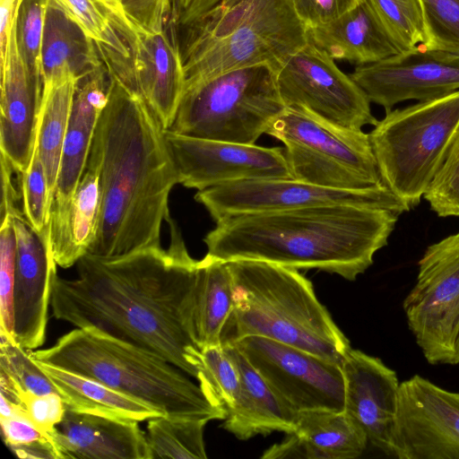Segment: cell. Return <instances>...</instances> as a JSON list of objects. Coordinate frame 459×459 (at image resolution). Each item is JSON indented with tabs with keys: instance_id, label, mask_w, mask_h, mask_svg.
Here are the masks:
<instances>
[{
	"instance_id": "28",
	"label": "cell",
	"mask_w": 459,
	"mask_h": 459,
	"mask_svg": "<svg viewBox=\"0 0 459 459\" xmlns=\"http://www.w3.org/2000/svg\"><path fill=\"white\" fill-rule=\"evenodd\" d=\"M34 360L56 386L66 409L139 422L163 415L150 405L97 380Z\"/></svg>"
},
{
	"instance_id": "45",
	"label": "cell",
	"mask_w": 459,
	"mask_h": 459,
	"mask_svg": "<svg viewBox=\"0 0 459 459\" xmlns=\"http://www.w3.org/2000/svg\"><path fill=\"white\" fill-rule=\"evenodd\" d=\"M0 423L3 439L10 449L50 437L48 433L22 419L0 417Z\"/></svg>"
},
{
	"instance_id": "5",
	"label": "cell",
	"mask_w": 459,
	"mask_h": 459,
	"mask_svg": "<svg viewBox=\"0 0 459 459\" xmlns=\"http://www.w3.org/2000/svg\"><path fill=\"white\" fill-rule=\"evenodd\" d=\"M32 359L92 378L139 400L164 416L224 420L198 384L160 355L110 335L75 328L49 348L31 351Z\"/></svg>"
},
{
	"instance_id": "47",
	"label": "cell",
	"mask_w": 459,
	"mask_h": 459,
	"mask_svg": "<svg viewBox=\"0 0 459 459\" xmlns=\"http://www.w3.org/2000/svg\"><path fill=\"white\" fill-rule=\"evenodd\" d=\"M108 6L109 8L116 13L117 14L119 17H121L122 19L127 21L124 15L122 14L119 7H118V4L117 3V0H103ZM128 22V21H127ZM130 23V22H129ZM131 24V23H130Z\"/></svg>"
},
{
	"instance_id": "20",
	"label": "cell",
	"mask_w": 459,
	"mask_h": 459,
	"mask_svg": "<svg viewBox=\"0 0 459 459\" xmlns=\"http://www.w3.org/2000/svg\"><path fill=\"white\" fill-rule=\"evenodd\" d=\"M0 77L1 154L23 173L35 149L43 82L30 74L21 57L13 21L6 55L0 64Z\"/></svg>"
},
{
	"instance_id": "26",
	"label": "cell",
	"mask_w": 459,
	"mask_h": 459,
	"mask_svg": "<svg viewBox=\"0 0 459 459\" xmlns=\"http://www.w3.org/2000/svg\"><path fill=\"white\" fill-rule=\"evenodd\" d=\"M100 203L99 173L87 163L72 198L51 206L50 241L57 266L69 268L88 253L97 233Z\"/></svg>"
},
{
	"instance_id": "46",
	"label": "cell",
	"mask_w": 459,
	"mask_h": 459,
	"mask_svg": "<svg viewBox=\"0 0 459 459\" xmlns=\"http://www.w3.org/2000/svg\"><path fill=\"white\" fill-rule=\"evenodd\" d=\"M219 0H195L178 16L175 23L179 26L187 24L204 12L211 8Z\"/></svg>"
},
{
	"instance_id": "39",
	"label": "cell",
	"mask_w": 459,
	"mask_h": 459,
	"mask_svg": "<svg viewBox=\"0 0 459 459\" xmlns=\"http://www.w3.org/2000/svg\"><path fill=\"white\" fill-rule=\"evenodd\" d=\"M424 198L439 217L459 216V129Z\"/></svg>"
},
{
	"instance_id": "38",
	"label": "cell",
	"mask_w": 459,
	"mask_h": 459,
	"mask_svg": "<svg viewBox=\"0 0 459 459\" xmlns=\"http://www.w3.org/2000/svg\"><path fill=\"white\" fill-rule=\"evenodd\" d=\"M22 210L28 222L38 231L49 224L52 201L48 179L36 144L30 164L22 173Z\"/></svg>"
},
{
	"instance_id": "34",
	"label": "cell",
	"mask_w": 459,
	"mask_h": 459,
	"mask_svg": "<svg viewBox=\"0 0 459 459\" xmlns=\"http://www.w3.org/2000/svg\"><path fill=\"white\" fill-rule=\"evenodd\" d=\"M402 52L427 41L420 0H368Z\"/></svg>"
},
{
	"instance_id": "32",
	"label": "cell",
	"mask_w": 459,
	"mask_h": 459,
	"mask_svg": "<svg viewBox=\"0 0 459 459\" xmlns=\"http://www.w3.org/2000/svg\"><path fill=\"white\" fill-rule=\"evenodd\" d=\"M96 42L127 56L138 31L116 14L103 0H59Z\"/></svg>"
},
{
	"instance_id": "41",
	"label": "cell",
	"mask_w": 459,
	"mask_h": 459,
	"mask_svg": "<svg viewBox=\"0 0 459 459\" xmlns=\"http://www.w3.org/2000/svg\"><path fill=\"white\" fill-rule=\"evenodd\" d=\"M124 17L139 32L158 34L173 14V0H117Z\"/></svg>"
},
{
	"instance_id": "48",
	"label": "cell",
	"mask_w": 459,
	"mask_h": 459,
	"mask_svg": "<svg viewBox=\"0 0 459 459\" xmlns=\"http://www.w3.org/2000/svg\"><path fill=\"white\" fill-rule=\"evenodd\" d=\"M195 0H181V3H180V10H179V13H178V15L177 17V19L178 18V16L184 12L186 11ZM176 19V21H177ZM175 21V22H176ZM174 22V23H175Z\"/></svg>"
},
{
	"instance_id": "4",
	"label": "cell",
	"mask_w": 459,
	"mask_h": 459,
	"mask_svg": "<svg viewBox=\"0 0 459 459\" xmlns=\"http://www.w3.org/2000/svg\"><path fill=\"white\" fill-rule=\"evenodd\" d=\"M233 310L221 345L248 336L272 339L341 364L351 349L313 284L298 269L259 260L227 262Z\"/></svg>"
},
{
	"instance_id": "11",
	"label": "cell",
	"mask_w": 459,
	"mask_h": 459,
	"mask_svg": "<svg viewBox=\"0 0 459 459\" xmlns=\"http://www.w3.org/2000/svg\"><path fill=\"white\" fill-rule=\"evenodd\" d=\"M230 344L295 412L344 411L345 384L341 364L264 337L248 336Z\"/></svg>"
},
{
	"instance_id": "10",
	"label": "cell",
	"mask_w": 459,
	"mask_h": 459,
	"mask_svg": "<svg viewBox=\"0 0 459 459\" xmlns=\"http://www.w3.org/2000/svg\"><path fill=\"white\" fill-rule=\"evenodd\" d=\"M273 69L286 108L304 109L349 129L359 130L378 122L363 90L332 57L308 39Z\"/></svg>"
},
{
	"instance_id": "14",
	"label": "cell",
	"mask_w": 459,
	"mask_h": 459,
	"mask_svg": "<svg viewBox=\"0 0 459 459\" xmlns=\"http://www.w3.org/2000/svg\"><path fill=\"white\" fill-rule=\"evenodd\" d=\"M108 74L139 96L165 130L173 124L184 85L185 73L178 40L167 30L158 34L138 32L121 55L96 43Z\"/></svg>"
},
{
	"instance_id": "16",
	"label": "cell",
	"mask_w": 459,
	"mask_h": 459,
	"mask_svg": "<svg viewBox=\"0 0 459 459\" xmlns=\"http://www.w3.org/2000/svg\"><path fill=\"white\" fill-rule=\"evenodd\" d=\"M370 102L386 111L402 101H427L459 91V55L418 46L350 74Z\"/></svg>"
},
{
	"instance_id": "23",
	"label": "cell",
	"mask_w": 459,
	"mask_h": 459,
	"mask_svg": "<svg viewBox=\"0 0 459 459\" xmlns=\"http://www.w3.org/2000/svg\"><path fill=\"white\" fill-rule=\"evenodd\" d=\"M368 444L365 431L344 411H305L298 412L295 430L261 458L351 459L360 456Z\"/></svg>"
},
{
	"instance_id": "7",
	"label": "cell",
	"mask_w": 459,
	"mask_h": 459,
	"mask_svg": "<svg viewBox=\"0 0 459 459\" xmlns=\"http://www.w3.org/2000/svg\"><path fill=\"white\" fill-rule=\"evenodd\" d=\"M459 129V91L386 111L368 134L381 178L410 211L424 197Z\"/></svg>"
},
{
	"instance_id": "21",
	"label": "cell",
	"mask_w": 459,
	"mask_h": 459,
	"mask_svg": "<svg viewBox=\"0 0 459 459\" xmlns=\"http://www.w3.org/2000/svg\"><path fill=\"white\" fill-rule=\"evenodd\" d=\"M48 434L58 459H151L146 432L136 420L65 408Z\"/></svg>"
},
{
	"instance_id": "43",
	"label": "cell",
	"mask_w": 459,
	"mask_h": 459,
	"mask_svg": "<svg viewBox=\"0 0 459 459\" xmlns=\"http://www.w3.org/2000/svg\"><path fill=\"white\" fill-rule=\"evenodd\" d=\"M362 0H291L307 30L325 25L342 16Z\"/></svg>"
},
{
	"instance_id": "6",
	"label": "cell",
	"mask_w": 459,
	"mask_h": 459,
	"mask_svg": "<svg viewBox=\"0 0 459 459\" xmlns=\"http://www.w3.org/2000/svg\"><path fill=\"white\" fill-rule=\"evenodd\" d=\"M181 27L185 85L246 66L274 68L307 42L291 0H219Z\"/></svg>"
},
{
	"instance_id": "1",
	"label": "cell",
	"mask_w": 459,
	"mask_h": 459,
	"mask_svg": "<svg viewBox=\"0 0 459 459\" xmlns=\"http://www.w3.org/2000/svg\"><path fill=\"white\" fill-rule=\"evenodd\" d=\"M167 249L152 247L116 257L87 253L77 278L58 274L51 290L56 319L155 352L198 381L203 351L193 326L197 262L169 218Z\"/></svg>"
},
{
	"instance_id": "8",
	"label": "cell",
	"mask_w": 459,
	"mask_h": 459,
	"mask_svg": "<svg viewBox=\"0 0 459 459\" xmlns=\"http://www.w3.org/2000/svg\"><path fill=\"white\" fill-rule=\"evenodd\" d=\"M285 108L273 67L268 64L246 66L185 85L168 130L255 144Z\"/></svg>"
},
{
	"instance_id": "19",
	"label": "cell",
	"mask_w": 459,
	"mask_h": 459,
	"mask_svg": "<svg viewBox=\"0 0 459 459\" xmlns=\"http://www.w3.org/2000/svg\"><path fill=\"white\" fill-rule=\"evenodd\" d=\"M266 134L310 158L346 165L384 184L369 135L362 129L341 127L304 109L286 108Z\"/></svg>"
},
{
	"instance_id": "9",
	"label": "cell",
	"mask_w": 459,
	"mask_h": 459,
	"mask_svg": "<svg viewBox=\"0 0 459 459\" xmlns=\"http://www.w3.org/2000/svg\"><path fill=\"white\" fill-rule=\"evenodd\" d=\"M403 307L427 361L459 364V232L427 247Z\"/></svg>"
},
{
	"instance_id": "22",
	"label": "cell",
	"mask_w": 459,
	"mask_h": 459,
	"mask_svg": "<svg viewBox=\"0 0 459 459\" xmlns=\"http://www.w3.org/2000/svg\"><path fill=\"white\" fill-rule=\"evenodd\" d=\"M109 85L110 76L104 64L76 81L52 205L65 204L72 198L86 169Z\"/></svg>"
},
{
	"instance_id": "33",
	"label": "cell",
	"mask_w": 459,
	"mask_h": 459,
	"mask_svg": "<svg viewBox=\"0 0 459 459\" xmlns=\"http://www.w3.org/2000/svg\"><path fill=\"white\" fill-rule=\"evenodd\" d=\"M203 351V369L198 385L208 400L215 406L231 410L240 391L238 369L222 345L205 347Z\"/></svg>"
},
{
	"instance_id": "3",
	"label": "cell",
	"mask_w": 459,
	"mask_h": 459,
	"mask_svg": "<svg viewBox=\"0 0 459 459\" xmlns=\"http://www.w3.org/2000/svg\"><path fill=\"white\" fill-rule=\"evenodd\" d=\"M398 213L377 204H332L230 216L204 242L228 262L259 260L355 281L388 243Z\"/></svg>"
},
{
	"instance_id": "31",
	"label": "cell",
	"mask_w": 459,
	"mask_h": 459,
	"mask_svg": "<svg viewBox=\"0 0 459 459\" xmlns=\"http://www.w3.org/2000/svg\"><path fill=\"white\" fill-rule=\"evenodd\" d=\"M209 421L158 416L148 420L151 459H205L204 428Z\"/></svg>"
},
{
	"instance_id": "12",
	"label": "cell",
	"mask_w": 459,
	"mask_h": 459,
	"mask_svg": "<svg viewBox=\"0 0 459 459\" xmlns=\"http://www.w3.org/2000/svg\"><path fill=\"white\" fill-rule=\"evenodd\" d=\"M195 199L215 222L238 214L332 204H377L398 214L409 211L391 194L333 189L294 178L230 182L197 191Z\"/></svg>"
},
{
	"instance_id": "18",
	"label": "cell",
	"mask_w": 459,
	"mask_h": 459,
	"mask_svg": "<svg viewBox=\"0 0 459 459\" xmlns=\"http://www.w3.org/2000/svg\"><path fill=\"white\" fill-rule=\"evenodd\" d=\"M341 367L345 384L344 411L362 428L370 445L392 455L391 437L400 386L395 371L380 359L353 349Z\"/></svg>"
},
{
	"instance_id": "36",
	"label": "cell",
	"mask_w": 459,
	"mask_h": 459,
	"mask_svg": "<svg viewBox=\"0 0 459 459\" xmlns=\"http://www.w3.org/2000/svg\"><path fill=\"white\" fill-rule=\"evenodd\" d=\"M0 370L7 374L24 391L43 395L57 393L51 380L31 358L30 350L0 332ZM58 394V393H57Z\"/></svg>"
},
{
	"instance_id": "42",
	"label": "cell",
	"mask_w": 459,
	"mask_h": 459,
	"mask_svg": "<svg viewBox=\"0 0 459 459\" xmlns=\"http://www.w3.org/2000/svg\"><path fill=\"white\" fill-rule=\"evenodd\" d=\"M22 400L29 420L46 433L51 432L64 418L65 405L57 393L38 395L23 391Z\"/></svg>"
},
{
	"instance_id": "13",
	"label": "cell",
	"mask_w": 459,
	"mask_h": 459,
	"mask_svg": "<svg viewBox=\"0 0 459 459\" xmlns=\"http://www.w3.org/2000/svg\"><path fill=\"white\" fill-rule=\"evenodd\" d=\"M391 453L399 459H459V394L419 375L402 382Z\"/></svg>"
},
{
	"instance_id": "44",
	"label": "cell",
	"mask_w": 459,
	"mask_h": 459,
	"mask_svg": "<svg viewBox=\"0 0 459 459\" xmlns=\"http://www.w3.org/2000/svg\"><path fill=\"white\" fill-rule=\"evenodd\" d=\"M1 163V221L7 216L22 212L19 202L22 203L21 177L22 173L3 155Z\"/></svg>"
},
{
	"instance_id": "35",
	"label": "cell",
	"mask_w": 459,
	"mask_h": 459,
	"mask_svg": "<svg viewBox=\"0 0 459 459\" xmlns=\"http://www.w3.org/2000/svg\"><path fill=\"white\" fill-rule=\"evenodd\" d=\"M48 0H18L13 26L16 45L30 74L43 82L41 45Z\"/></svg>"
},
{
	"instance_id": "29",
	"label": "cell",
	"mask_w": 459,
	"mask_h": 459,
	"mask_svg": "<svg viewBox=\"0 0 459 459\" xmlns=\"http://www.w3.org/2000/svg\"><path fill=\"white\" fill-rule=\"evenodd\" d=\"M233 310V281L227 262L206 255L197 262L193 326L203 350L221 345L224 325Z\"/></svg>"
},
{
	"instance_id": "2",
	"label": "cell",
	"mask_w": 459,
	"mask_h": 459,
	"mask_svg": "<svg viewBox=\"0 0 459 459\" xmlns=\"http://www.w3.org/2000/svg\"><path fill=\"white\" fill-rule=\"evenodd\" d=\"M88 164L97 169L101 190L88 253L116 257L161 247V225L170 218L169 196L179 184L165 129L139 96L111 76Z\"/></svg>"
},
{
	"instance_id": "37",
	"label": "cell",
	"mask_w": 459,
	"mask_h": 459,
	"mask_svg": "<svg viewBox=\"0 0 459 459\" xmlns=\"http://www.w3.org/2000/svg\"><path fill=\"white\" fill-rule=\"evenodd\" d=\"M428 49L459 55V0H420Z\"/></svg>"
},
{
	"instance_id": "17",
	"label": "cell",
	"mask_w": 459,
	"mask_h": 459,
	"mask_svg": "<svg viewBox=\"0 0 459 459\" xmlns=\"http://www.w3.org/2000/svg\"><path fill=\"white\" fill-rule=\"evenodd\" d=\"M16 234L13 283V339L27 350L46 341L48 308L57 275L49 224L36 230L22 212L12 215Z\"/></svg>"
},
{
	"instance_id": "30",
	"label": "cell",
	"mask_w": 459,
	"mask_h": 459,
	"mask_svg": "<svg viewBox=\"0 0 459 459\" xmlns=\"http://www.w3.org/2000/svg\"><path fill=\"white\" fill-rule=\"evenodd\" d=\"M76 79L66 77L43 84L36 147L53 202L61 165Z\"/></svg>"
},
{
	"instance_id": "15",
	"label": "cell",
	"mask_w": 459,
	"mask_h": 459,
	"mask_svg": "<svg viewBox=\"0 0 459 459\" xmlns=\"http://www.w3.org/2000/svg\"><path fill=\"white\" fill-rule=\"evenodd\" d=\"M179 184L197 191L262 178H292L285 149L197 138L165 130Z\"/></svg>"
},
{
	"instance_id": "40",
	"label": "cell",
	"mask_w": 459,
	"mask_h": 459,
	"mask_svg": "<svg viewBox=\"0 0 459 459\" xmlns=\"http://www.w3.org/2000/svg\"><path fill=\"white\" fill-rule=\"evenodd\" d=\"M16 234L12 216L0 228V332L13 338V283Z\"/></svg>"
},
{
	"instance_id": "24",
	"label": "cell",
	"mask_w": 459,
	"mask_h": 459,
	"mask_svg": "<svg viewBox=\"0 0 459 459\" xmlns=\"http://www.w3.org/2000/svg\"><path fill=\"white\" fill-rule=\"evenodd\" d=\"M307 39L334 61L357 65L402 52L368 0L325 25L307 29Z\"/></svg>"
},
{
	"instance_id": "49",
	"label": "cell",
	"mask_w": 459,
	"mask_h": 459,
	"mask_svg": "<svg viewBox=\"0 0 459 459\" xmlns=\"http://www.w3.org/2000/svg\"><path fill=\"white\" fill-rule=\"evenodd\" d=\"M180 3H181V0H173V14H172V18H173V22H175L178 15V13H179V10H180Z\"/></svg>"
},
{
	"instance_id": "27",
	"label": "cell",
	"mask_w": 459,
	"mask_h": 459,
	"mask_svg": "<svg viewBox=\"0 0 459 459\" xmlns=\"http://www.w3.org/2000/svg\"><path fill=\"white\" fill-rule=\"evenodd\" d=\"M102 65L95 41L59 0H48L41 45L43 84L78 80Z\"/></svg>"
},
{
	"instance_id": "25",
	"label": "cell",
	"mask_w": 459,
	"mask_h": 459,
	"mask_svg": "<svg viewBox=\"0 0 459 459\" xmlns=\"http://www.w3.org/2000/svg\"><path fill=\"white\" fill-rule=\"evenodd\" d=\"M222 346L238 369L240 391L221 427L239 440L274 431L293 432L298 413L279 398L235 345Z\"/></svg>"
}]
</instances>
